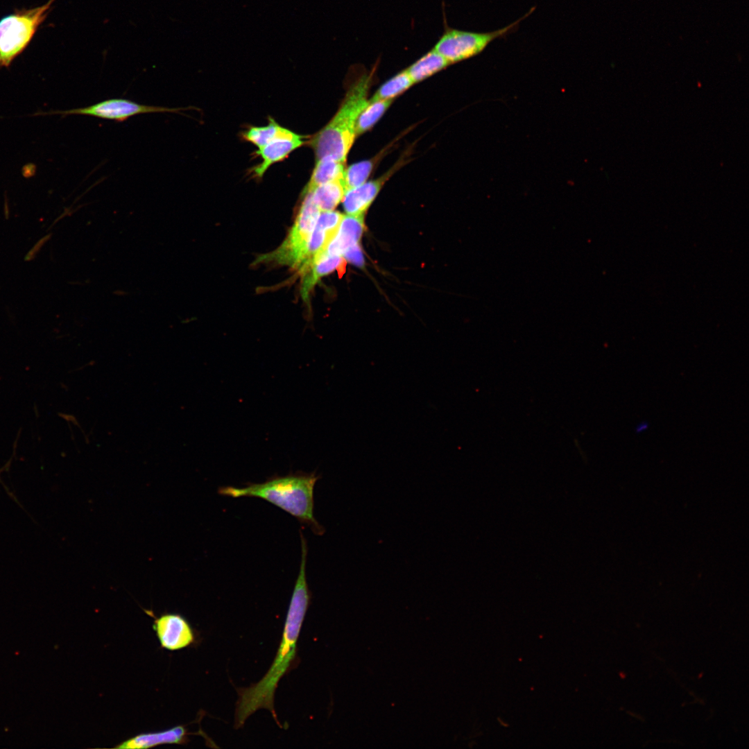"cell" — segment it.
Returning a JSON list of instances; mask_svg holds the SVG:
<instances>
[{
  "label": "cell",
  "mask_w": 749,
  "mask_h": 749,
  "mask_svg": "<svg viewBox=\"0 0 749 749\" xmlns=\"http://www.w3.org/2000/svg\"><path fill=\"white\" fill-rule=\"evenodd\" d=\"M300 537V567L291 596L282 639L274 661L266 675L252 686L237 689L239 698L234 714L236 728L242 727L246 719L259 709L269 710L278 723L274 709L275 691L279 680L288 672L295 660L297 641L311 599L306 576L307 540L304 536Z\"/></svg>",
  "instance_id": "cell-1"
},
{
  "label": "cell",
  "mask_w": 749,
  "mask_h": 749,
  "mask_svg": "<svg viewBox=\"0 0 749 749\" xmlns=\"http://www.w3.org/2000/svg\"><path fill=\"white\" fill-rule=\"evenodd\" d=\"M318 479L315 472H297L273 476L261 483H248L243 488L222 487L218 492L234 498L263 499L296 517L316 535L324 532L313 516V488Z\"/></svg>",
  "instance_id": "cell-2"
},
{
  "label": "cell",
  "mask_w": 749,
  "mask_h": 749,
  "mask_svg": "<svg viewBox=\"0 0 749 749\" xmlns=\"http://www.w3.org/2000/svg\"><path fill=\"white\" fill-rule=\"evenodd\" d=\"M373 72H363L352 83L332 119L309 141L316 159L332 157L345 162L356 138L357 119L368 103Z\"/></svg>",
  "instance_id": "cell-3"
},
{
  "label": "cell",
  "mask_w": 749,
  "mask_h": 749,
  "mask_svg": "<svg viewBox=\"0 0 749 749\" xmlns=\"http://www.w3.org/2000/svg\"><path fill=\"white\" fill-rule=\"evenodd\" d=\"M53 1L17 10L0 19V67H8L26 49Z\"/></svg>",
  "instance_id": "cell-4"
},
{
  "label": "cell",
  "mask_w": 749,
  "mask_h": 749,
  "mask_svg": "<svg viewBox=\"0 0 749 749\" xmlns=\"http://www.w3.org/2000/svg\"><path fill=\"white\" fill-rule=\"evenodd\" d=\"M535 7L518 20L496 31L477 33L446 27L433 49L449 64L463 61L482 52L492 41L515 31L519 24L531 14Z\"/></svg>",
  "instance_id": "cell-5"
},
{
  "label": "cell",
  "mask_w": 749,
  "mask_h": 749,
  "mask_svg": "<svg viewBox=\"0 0 749 749\" xmlns=\"http://www.w3.org/2000/svg\"><path fill=\"white\" fill-rule=\"evenodd\" d=\"M304 196V199L287 239L278 249L264 257L300 270L303 266L307 245L320 213L311 193Z\"/></svg>",
  "instance_id": "cell-6"
},
{
  "label": "cell",
  "mask_w": 749,
  "mask_h": 749,
  "mask_svg": "<svg viewBox=\"0 0 749 749\" xmlns=\"http://www.w3.org/2000/svg\"><path fill=\"white\" fill-rule=\"evenodd\" d=\"M189 107H167L144 105L125 98L107 99L92 105L63 111H53L43 114H78L122 122L131 117L151 113H181Z\"/></svg>",
  "instance_id": "cell-7"
},
{
  "label": "cell",
  "mask_w": 749,
  "mask_h": 749,
  "mask_svg": "<svg viewBox=\"0 0 749 749\" xmlns=\"http://www.w3.org/2000/svg\"><path fill=\"white\" fill-rule=\"evenodd\" d=\"M153 628L161 646L169 651L182 649L195 640L191 625L179 614L166 613L155 618Z\"/></svg>",
  "instance_id": "cell-8"
},
{
  "label": "cell",
  "mask_w": 749,
  "mask_h": 749,
  "mask_svg": "<svg viewBox=\"0 0 749 749\" xmlns=\"http://www.w3.org/2000/svg\"><path fill=\"white\" fill-rule=\"evenodd\" d=\"M401 162L402 161L379 178L366 181L356 187L346 190L342 200L346 213L350 215H365L384 183L399 168Z\"/></svg>",
  "instance_id": "cell-9"
},
{
  "label": "cell",
  "mask_w": 749,
  "mask_h": 749,
  "mask_svg": "<svg viewBox=\"0 0 749 749\" xmlns=\"http://www.w3.org/2000/svg\"><path fill=\"white\" fill-rule=\"evenodd\" d=\"M303 139L304 136L291 131L258 148L255 153L262 162L252 168L254 177L261 178L272 164L284 160L292 151L300 147L304 143Z\"/></svg>",
  "instance_id": "cell-10"
},
{
  "label": "cell",
  "mask_w": 749,
  "mask_h": 749,
  "mask_svg": "<svg viewBox=\"0 0 749 749\" xmlns=\"http://www.w3.org/2000/svg\"><path fill=\"white\" fill-rule=\"evenodd\" d=\"M189 734L184 725L153 732L141 733L126 739L115 748L120 749L148 748L164 744H184Z\"/></svg>",
  "instance_id": "cell-11"
},
{
  "label": "cell",
  "mask_w": 749,
  "mask_h": 749,
  "mask_svg": "<svg viewBox=\"0 0 749 749\" xmlns=\"http://www.w3.org/2000/svg\"><path fill=\"white\" fill-rule=\"evenodd\" d=\"M364 216L343 215L336 234L326 248V253L342 256L349 247L359 243L365 227Z\"/></svg>",
  "instance_id": "cell-12"
},
{
  "label": "cell",
  "mask_w": 749,
  "mask_h": 749,
  "mask_svg": "<svg viewBox=\"0 0 749 749\" xmlns=\"http://www.w3.org/2000/svg\"><path fill=\"white\" fill-rule=\"evenodd\" d=\"M346 260L340 255H331L325 252L317 258L304 273V275L302 295L306 299L311 289L316 284L319 278L337 270L343 274L345 271Z\"/></svg>",
  "instance_id": "cell-13"
},
{
  "label": "cell",
  "mask_w": 749,
  "mask_h": 749,
  "mask_svg": "<svg viewBox=\"0 0 749 749\" xmlns=\"http://www.w3.org/2000/svg\"><path fill=\"white\" fill-rule=\"evenodd\" d=\"M345 163L329 157L317 160L309 181L303 189L302 195L311 192L316 187L343 178Z\"/></svg>",
  "instance_id": "cell-14"
},
{
  "label": "cell",
  "mask_w": 749,
  "mask_h": 749,
  "mask_svg": "<svg viewBox=\"0 0 749 749\" xmlns=\"http://www.w3.org/2000/svg\"><path fill=\"white\" fill-rule=\"evenodd\" d=\"M449 64L444 57L433 49L406 70L413 83H417L442 70Z\"/></svg>",
  "instance_id": "cell-15"
},
{
  "label": "cell",
  "mask_w": 749,
  "mask_h": 749,
  "mask_svg": "<svg viewBox=\"0 0 749 749\" xmlns=\"http://www.w3.org/2000/svg\"><path fill=\"white\" fill-rule=\"evenodd\" d=\"M345 188L343 179L316 187L311 192L312 198L320 212L332 211L343 200Z\"/></svg>",
  "instance_id": "cell-16"
},
{
  "label": "cell",
  "mask_w": 749,
  "mask_h": 749,
  "mask_svg": "<svg viewBox=\"0 0 749 749\" xmlns=\"http://www.w3.org/2000/svg\"><path fill=\"white\" fill-rule=\"evenodd\" d=\"M291 131L279 126L273 118H269L267 126L250 127L243 135V138L257 146L258 148L264 146L275 139L286 135Z\"/></svg>",
  "instance_id": "cell-17"
},
{
  "label": "cell",
  "mask_w": 749,
  "mask_h": 749,
  "mask_svg": "<svg viewBox=\"0 0 749 749\" xmlns=\"http://www.w3.org/2000/svg\"><path fill=\"white\" fill-rule=\"evenodd\" d=\"M413 84L406 70H403L383 83L369 101L393 100Z\"/></svg>",
  "instance_id": "cell-18"
},
{
  "label": "cell",
  "mask_w": 749,
  "mask_h": 749,
  "mask_svg": "<svg viewBox=\"0 0 749 749\" xmlns=\"http://www.w3.org/2000/svg\"><path fill=\"white\" fill-rule=\"evenodd\" d=\"M393 100L370 101L360 113L355 127L356 136L369 130L380 119Z\"/></svg>",
  "instance_id": "cell-19"
},
{
  "label": "cell",
  "mask_w": 749,
  "mask_h": 749,
  "mask_svg": "<svg viewBox=\"0 0 749 749\" xmlns=\"http://www.w3.org/2000/svg\"><path fill=\"white\" fill-rule=\"evenodd\" d=\"M383 153L371 160L356 162L345 168L343 178L345 191L365 182Z\"/></svg>",
  "instance_id": "cell-20"
},
{
  "label": "cell",
  "mask_w": 749,
  "mask_h": 749,
  "mask_svg": "<svg viewBox=\"0 0 749 749\" xmlns=\"http://www.w3.org/2000/svg\"><path fill=\"white\" fill-rule=\"evenodd\" d=\"M343 217V215L338 212H320L316 225L327 231L337 233Z\"/></svg>",
  "instance_id": "cell-21"
},
{
  "label": "cell",
  "mask_w": 749,
  "mask_h": 749,
  "mask_svg": "<svg viewBox=\"0 0 749 749\" xmlns=\"http://www.w3.org/2000/svg\"><path fill=\"white\" fill-rule=\"evenodd\" d=\"M343 258L354 265L363 267L364 259L359 243L349 247L342 255Z\"/></svg>",
  "instance_id": "cell-22"
}]
</instances>
